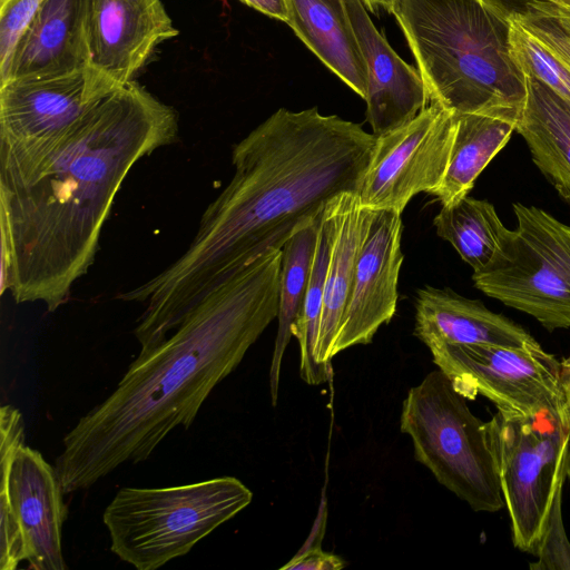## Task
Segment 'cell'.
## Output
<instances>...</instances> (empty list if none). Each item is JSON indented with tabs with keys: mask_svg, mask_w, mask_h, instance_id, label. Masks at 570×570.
Instances as JSON below:
<instances>
[{
	"mask_svg": "<svg viewBox=\"0 0 570 570\" xmlns=\"http://www.w3.org/2000/svg\"><path fill=\"white\" fill-rule=\"evenodd\" d=\"M367 9L375 12V8L381 7L384 10L392 12L395 0H363Z\"/></svg>",
	"mask_w": 570,
	"mask_h": 570,
	"instance_id": "cell-33",
	"label": "cell"
},
{
	"mask_svg": "<svg viewBox=\"0 0 570 570\" xmlns=\"http://www.w3.org/2000/svg\"><path fill=\"white\" fill-rule=\"evenodd\" d=\"M376 136L317 107L277 109L236 144L234 176L204 212L187 250L119 295L145 303L134 335L155 348L210 291L316 219L343 193H358Z\"/></svg>",
	"mask_w": 570,
	"mask_h": 570,
	"instance_id": "cell-1",
	"label": "cell"
},
{
	"mask_svg": "<svg viewBox=\"0 0 570 570\" xmlns=\"http://www.w3.org/2000/svg\"><path fill=\"white\" fill-rule=\"evenodd\" d=\"M401 236L400 213L371 209L331 358L354 345L371 343L377 330L393 318L404 258Z\"/></svg>",
	"mask_w": 570,
	"mask_h": 570,
	"instance_id": "cell-12",
	"label": "cell"
},
{
	"mask_svg": "<svg viewBox=\"0 0 570 570\" xmlns=\"http://www.w3.org/2000/svg\"><path fill=\"white\" fill-rule=\"evenodd\" d=\"M178 138L175 109L136 81L114 90L45 157L0 180L1 292L55 312L91 266L132 166Z\"/></svg>",
	"mask_w": 570,
	"mask_h": 570,
	"instance_id": "cell-2",
	"label": "cell"
},
{
	"mask_svg": "<svg viewBox=\"0 0 570 570\" xmlns=\"http://www.w3.org/2000/svg\"><path fill=\"white\" fill-rule=\"evenodd\" d=\"M561 382L566 402L570 409V356L561 361Z\"/></svg>",
	"mask_w": 570,
	"mask_h": 570,
	"instance_id": "cell-32",
	"label": "cell"
},
{
	"mask_svg": "<svg viewBox=\"0 0 570 570\" xmlns=\"http://www.w3.org/2000/svg\"><path fill=\"white\" fill-rule=\"evenodd\" d=\"M371 209L360 205L357 193L336 197V232L327 267L316 358L331 368V351L345 311L356 258L370 219Z\"/></svg>",
	"mask_w": 570,
	"mask_h": 570,
	"instance_id": "cell-20",
	"label": "cell"
},
{
	"mask_svg": "<svg viewBox=\"0 0 570 570\" xmlns=\"http://www.w3.org/2000/svg\"><path fill=\"white\" fill-rule=\"evenodd\" d=\"M527 7L551 16L570 33V0H537Z\"/></svg>",
	"mask_w": 570,
	"mask_h": 570,
	"instance_id": "cell-29",
	"label": "cell"
},
{
	"mask_svg": "<svg viewBox=\"0 0 570 570\" xmlns=\"http://www.w3.org/2000/svg\"><path fill=\"white\" fill-rule=\"evenodd\" d=\"M343 1L366 66V118L372 134L380 136L412 120L430 96L419 69L392 49L363 0Z\"/></svg>",
	"mask_w": 570,
	"mask_h": 570,
	"instance_id": "cell-15",
	"label": "cell"
},
{
	"mask_svg": "<svg viewBox=\"0 0 570 570\" xmlns=\"http://www.w3.org/2000/svg\"><path fill=\"white\" fill-rule=\"evenodd\" d=\"M513 55L524 73L570 102V67L510 16Z\"/></svg>",
	"mask_w": 570,
	"mask_h": 570,
	"instance_id": "cell-25",
	"label": "cell"
},
{
	"mask_svg": "<svg viewBox=\"0 0 570 570\" xmlns=\"http://www.w3.org/2000/svg\"><path fill=\"white\" fill-rule=\"evenodd\" d=\"M434 364L466 400L481 395L498 410L530 414L566 404L561 362L540 345L425 344Z\"/></svg>",
	"mask_w": 570,
	"mask_h": 570,
	"instance_id": "cell-10",
	"label": "cell"
},
{
	"mask_svg": "<svg viewBox=\"0 0 570 570\" xmlns=\"http://www.w3.org/2000/svg\"><path fill=\"white\" fill-rule=\"evenodd\" d=\"M282 249H271L210 291L155 348L139 353L116 389L62 439L65 493L146 461L176 428L189 429L215 386L277 317Z\"/></svg>",
	"mask_w": 570,
	"mask_h": 570,
	"instance_id": "cell-3",
	"label": "cell"
},
{
	"mask_svg": "<svg viewBox=\"0 0 570 570\" xmlns=\"http://www.w3.org/2000/svg\"><path fill=\"white\" fill-rule=\"evenodd\" d=\"M336 197L325 205L321 214L309 278L299 314L292 330L299 344V375L309 385L326 382L332 373V370L317 362L316 344L325 278L336 232Z\"/></svg>",
	"mask_w": 570,
	"mask_h": 570,
	"instance_id": "cell-23",
	"label": "cell"
},
{
	"mask_svg": "<svg viewBox=\"0 0 570 570\" xmlns=\"http://www.w3.org/2000/svg\"><path fill=\"white\" fill-rule=\"evenodd\" d=\"M561 482L549 507L542 534L532 554L537 561L530 563L531 570H570V541L562 518Z\"/></svg>",
	"mask_w": 570,
	"mask_h": 570,
	"instance_id": "cell-26",
	"label": "cell"
},
{
	"mask_svg": "<svg viewBox=\"0 0 570 570\" xmlns=\"http://www.w3.org/2000/svg\"><path fill=\"white\" fill-rule=\"evenodd\" d=\"M500 8H502L509 14H514L523 11L525 6L537 0H490Z\"/></svg>",
	"mask_w": 570,
	"mask_h": 570,
	"instance_id": "cell-31",
	"label": "cell"
},
{
	"mask_svg": "<svg viewBox=\"0 0 570 570\" xmlns=\"http://www.w3.org/2000/svg\"><path fill=\"white\" fill-rule=\"evenodd\" d=\"M524 75L527 100L515 131L525 141L535 167L570 205V102Z\"/></svg>",
	"mask_w": 570,
	"mask_h": 570,
	"instance_id": "cell-19",
	"label": "cell"
},
{
	"mask_svg": "<svg viewBox=\"0 0 570 570\" xmlns=\"http://www.w3.org/2000/svg\"><path fill=\"white\" fill-rule=\"evenodd\" d=\"M0 472V497L9 501L19 520L30 568L66 570L62 527L67 507L56 468L38 450L23 444Z\"/></svg>",
	"mask_w": 570,
	"mask_h": 570,
	"instance_id": "cell-14",
	"label": "cell"
},
{
	"mask_svg": "<svg viewBox=\"0 0 570 570\" xmlns=\"http://www.w3.org/2000/svg\"><path fill=\"white\" fill-rule=\"evenodd\" d=\"M345 566L343 560L333 553L322 551L321 547L301 550L281 569L289 570H337Z\"/></svg>",
	"mask_w": 570,
	"mask_h": 570,
	"instance_id": "cell-28",
	"label": "cell"
},
{
	"mask_svg": "<svg viewBox=\"0 0 570 570\" xmlns=\"http://www.w3.org/2000/svg\"><path fill=\"white\" fill-rule=\"evenodd\" d=\"M456 116L430 102L409 122L376 136L357 196L363 208L400 214L420 193L432 194L450 161Z\"/></svg>",
	"mask_w": 570,
	"mask_h": 570,
	"instance_id": "cell-11",
	"label": "cell"
},
{
	"mask_svg": "<svg viewBox=\"0 0 570 570\" xmlns=\"http://www.w3.org/2000/svg\"><path fill=\"white\" fill-rule=\"evenodd\" d=\"M287 24L305 46L361 98L366 99L364 57L343 0H287Z\"/></svg>",
	"mask_w": 570,
	"mask_h": 570,
	"instance_id": "cell-18",
	"label": "cell"
},
{
	"mask_svg": "<svg viewBox=\"0 0 570 570\" xmlns=\"http://www.w3.org/2000/svg\"><path fill=\"white\" fill-rule=\"evenodd\" d=\"M87 30L90 68L117 87L179 33L161 0H87Z\"/></svg>",
	"mask_w": 570,
	"mask_h": 570,
	"instance_id": "cell-13",
	"label": "cell"
},
{
	"mask_svg": "<svg viewBox=\"0 0 570 570\" xmlns=\"http://www.w3.org/2000/svg\"><path fill=\"white\" fill-rule=\"evenodd\" d=\"M414 335L424 344L439 341L507 347L540 345L525 328L490 311L481 301L430 286L417 291Z\"/></svg>",
	"mask_w": 570,
	"mask_h": 570,
	"instance_id": "cell-17",
	"label": "cell"
},
{
	"mask_svg": "<svg viewBox=\"0 0 570 570\" xmlns=\"http://www.w3.org/2000/svg\"><path fill=\"white\" fill-rule=\"evenodd\" d=\"M3 1H6V0H0V2H3Z\"/></svg>",
	"mask_w": 570,
	"mask_h": 570,
	"instance_id": "cell-34",
	"label": "cell"
},
{
	"mask_svg": "<svg viewBox=\"0 0 570 570\" xmlns=\"http://www.w3.org/2000/svg\"><path fill=\"white\" fill-rule=\"evenodd\" d=\"M456 116V129L450 161L441 184L432 191L442 206L469 195L474 183L515 131L514 119L484 115Z\"/></svg>",
	"mask_w": 570,
	"mask_h": 570,
	"instance_id": "cell-21",
	"label": "cell"
},
{
	"mask_svg": "<svg viewBox=\"0 0 570 570\" xmlns=\"http://www.w3.org/2000/svg\"><path fill=\"white\" fill-rule=\"evenodd\" d=\"M400 428L412 440L415 460L472 510L497 512L504 507L485 422L442 371L430 372L409 390Z\"/></svg>",
	"mask_w": 570,
	"mask_h": 570,
	"instance_id": "cell-6",
	"label": "cell"
},
{
	"mask_svg": "<svg viewBox=\"0 0 570 570\" xmlns=\"http://www.w3.org/2000/svg\"><path fill=\"white\" fill-rule=\"evenodd\" d=\"M252 500L253 492L234 476L165 488L126 487L106 507L102 521L114 554L137 570H156L187 554Z\"/></svg>",
	"mask_w": 570,
	"mask_h": 570,
	"instance_id": "cell-5",
	"label": "cell"
},
{
	"mask_svg": "<svg viewBox=\"0 0 570 570\" xmlns=\"http://www.w3.org/2000/svg\"><path fill=\"white\" fill-rule=\"evenodd\" d=\"M244 4L264 13L265 16L283 21H288L287 0H239Z\"/></svg>",
	"mask_w": 570,
	"mask_h": 570,
	"instance_id": "cell-30",
	"label": "cell"
},
{
	"mask_svg": "<svg viewBox=\"0 0 570 570\" xmlns=\"http://www.w3.org/2000/svg\"><path fill=\"white\" fill-rule=\"evenodd\" d=\"M43 0H6L0 2V76L10 62L23 31Z\"/></svg>",
	"mask_w": 570,
	"mask_h": 570,
	"instance_id": "cell-27",
	"label": "cell"
},
{
	"mask_svg": "<svg viewBox=\"0 0 570 570\" xmlns=\"http://www.w3.org/2000/svg\"><path fill=\"white\" fill-rule=\"evenodd\" d=\"M515 548L533 552L549 507L570 478L568 404L530 414L500 411L485 422Z\"/></svg>",
	"mask_w": 570,
	"mask_h": 570,
	"instance_id": "cell-7",
	"label": "cell"
},
{
	"mask_svg": "<svg viewBox=\"0 0 570 570\" xmlns=\"http://www.w3.org/2000/svg\"><path fill=\"white\" fill-rule=\"evenodd\" d=\"M433 225L439 237L449 242L473 272L493 259L508 229L490 202L469 195L442 206Z\"/></svg>",
	"mask_w": 570,
	"mask_h": 570,
	"instance_id": "cell-24",
	"label": "cell"
},
{
	"mask_svg": "<svg viewBox=\"0 0 570 570\" xmlns=\"http://www.w3.org/2000/svg\"><path fill=\"white\" fill-rule=\"evenodd\" d=\"M430 102L454 115L519 121L527 78L510 40V14L490 0H395L392 12Z\"/></svg>",
	"mask_w": 570,
	"mask_h": 570,
	"instance_id": "cell-4",
	"label": "cell"
},
{
	"mask_svg": "<svg viewBox=\"0 0 570 570\" xmlns=\"http://www.w3.org/2000/svg\"><path fill=\"white\" fill-rule=\"evenodd\" d=\"M88 68L87 0H43L17 42L0 85Z\"/></svg>",
	"mask_w": 570,
	"mask_h": 570,
	"instance_id": "cell-16",
	"label": "cell"
},
{
	"mask_svg": "<svg viewBox=\"0 0 570 570\" xmlns=\"http://www.w3.org/2000/svg\"><path fill=\"white\" fill-rule=\"evenodd\" d=\"M119 87L91 68L0 85V179L45 157L105 97Z\"/></svg>",
	"mask_w": 570,
	"mask_h": 570,
	"instance_id": "cell-9",
	"label": "cell"
},
{
	"mask_svg": "<svg viewBox=\"0 0 570 570\" xmlns=\"http://www.w3.org/2000/svg\"><path fill=\"white\" fill-rule=\"evenodd\" d=\"M321 214L316 219L297 229L282 248L278 328L269 370L273 405L277 403L283 355L293 336V325L304 301L316 248Z\"/></svg>",
	"mask_w": 570,
	"mask_h": 570,
	"instance_id": "cell-22",
	"label": "cell"
},
{
	"mask_svg": "<svg viewBox=\"0 0 570 570\" xmlns=\"http://www.w3.org/2000/svg\"><path fill=\"white\" fill-rule=\"evenodd\" d=\"M514 229H507L493 259L473 272L474 286L535 318L547 331L570 327V225L535 206L513 203Z\"/></svg>",
	"mask_w": 570,
	"mask_h": 570,
	"instance_id": "cell-8",
	"label": "cell"
}]
</instances>
